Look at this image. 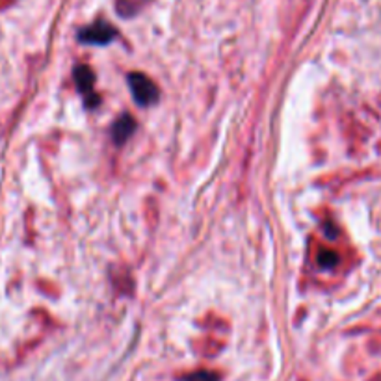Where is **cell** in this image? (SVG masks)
<instances>
[{
  "mask_svg": "<svg viewBox=\"0 0 381 381\" xmlns=\"http://www.w3.org/2000/svg\"><path fill=\"white\" fill-rule=\"evenodd\" d=\"M129 84H131L132 95L140 106H149V104L156 103L159 99V90L149 76L142 73H131L129 74Z\"/></svg>",
  "mask_w": 381,
  "mask_h": 381,
  "instance_id": "6da1fadb",
  "label": "cell"
},
{
  "mask_svg": "<svg viewBox=\"0 0 381 381\" xmlns=\"http://www.w3.org/2000/svg\"><path fill=\"white\" fill-rule=\"evenodd\" d=\"M115 38L114 26H110L106 21H97L91 26H86L84 30H80L79 40L88 45H106Z\"/></svg>",
  "mask_w": 381,
  "mask_h": 381,
  "instance_id": "7a4b0ae2",
  "label": "cell"
},
{
  "mask_svg": "<svg viewBox=\"0 0 381 381\" xmlns=\"http://www.w3.org/2000/svg\"><path fill=\"white\" fill-rule=\"evenodd\" d=\"M93 82H95V74H93V71H91L90 67L79 65V67L74 69V84H76V88L84 93L86 97L90 99V101H88V106H93V104L97 103V97H91Z\"/></svg>",
  "mask_w": 381,
  "mask_h": 381,
  "instance_id": "3957f363",
  "label": "cell"
},
{
  "mask_svg": "<svg viewBox=\"0 0 381 381\" xmlns=\"http://www.w3.org/2000/svg\"><path fill=\"white\" fill-rule=\"evenodd\" d=\"M134 129H136V121L132 120L131 115H121L112 129V138H114L115 145H123L132 136Z\"/></svg>",
  "mask_w": 381,
  "mask_h": 381,
  "instance_id": "277c9868",
  "label": "cell"
},
{
  "mask_svg": "<svg viewBox=\"0 0 381 381\" xmlns=\"http://www.w3.org/2000/svg\"><path fill=\"white\" fill-rule=\"evenodd\" d=\"M181 381H220V374L214 370H195V372L182 375Z\"/></svg>",
  "mask_w": 381,
  "mask_h": 381,
  "instance_id": "5b68a950",
  "label": "cell"
},
{
  "mask_svg": "<svg viewBox=\"0 0 381 381\" xmlns=\"http://www.w3.org/2000/svg\"><path fill=\"white\" fill-rule=\"evenodd\" d=\"M318 264L322 268H333L339 262V255H337L335 251H330V250H322L318 253Z\"/></svg>",
  "mask_w": 381,
  "mask_h": 381,
  "instance_id": "8992f818",
  "label": "cell"
}]
</instances>
